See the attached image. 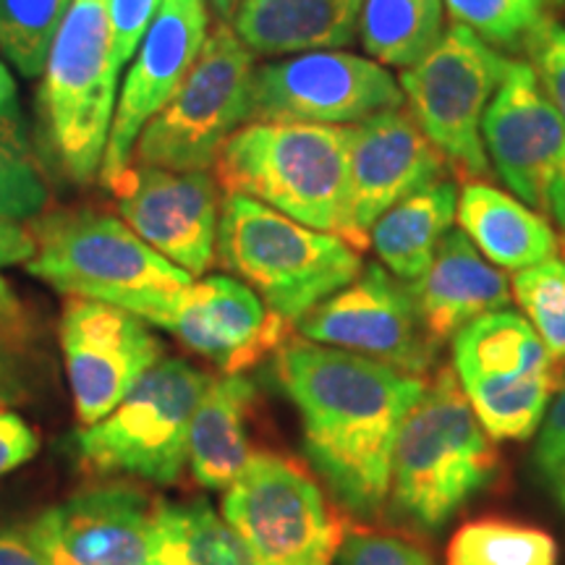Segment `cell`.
Here are the masks:
<instances>
[{
    "mask_svg": "<svg viewBox=\"0 0 565 565\" xmlns=\"http://www.w3.org/2000/svg\"><path fill=\"white\" fill-rule=\"evenodd\" d=\"M408 291L435 345L477 317L508 309L513 299L505 273L487 263L463 231H450L443 238L433 265L419 280L408 282Z\"/></svg>",
    "mask_w": 565,
    "mask_h": 565,
    "instance_id": "44dd1931",
    "label": "cell"
},
{
    "mask_svg": "<svg viewBox=\"0 0 565 565\" xmlns=\"http://www.w3.org/2000/svg\"><path fill=\"white\" fill-rule=\"evenodd\" d=\"M534 466L565 511V385L557 393V398L550 401L545 424L536 437Z\"/></svg>",
    "mask_w": 565,
    "mask_h": 565,
    "instance_id": "d590c367",
    "label": "cell"
},
{
    "mask_svg": "<svg viewBox=\"0 0 565 565\" xmlns=\"http://www.w3.org/2000/svg\"><path fill=\"white\" fill-rule=\"evenodd\" d=\"M401 105L398 79L377 61L312 51L254 68L249 124H362Z\"/></svg>",
    "mask_w": 565,
    "mask_h": 565,
    "instance_id": "4fadbf2b",
    "label": "cell"
},
{
    "mask_svg": "<svg viewBox=\"0 0 565 565\" xmlns=\"http://www.w3.org/2000/svg\"><path fill=\"white\" fill-rule=\"evenodd\" d=\"M526 47L536 82L565 121V26L545 17L526 38Z\"/></svg>",
    "mask_w": 565,
    "mask_h": 565,
    "instance_id": "d6a6232c",
    "label": "cell"
},
{
    "mask_svg": "<svg viewBox=\"0 0 565 565\" xmlns=\"http://www.w3.org/2000/svg\"><path fill=\"white\" fill-rule=\"evenodd\" d=\"M254 53L221 21L192 71L134 145L129 166L207 171L233 131L249 124Z\"/></svg>",
    "mask_w": 565,
    "mask_h": 565,
    "instance_id": "ba28073f",
    "label": "cell"
},
{
    "mask_svg": "<svg viewBox=\"0 0 565 565\" xmlns=\"http://www.w3.org/2000/svg\"><path fill=\"white\" fill-rule=\"evenodd\" d=\"M511 61L463 24H450L412 68L401 71V92L424 137L463 181L490 173L482 121Z\"/></svg>",
    "mask_w": 565,
    "mask_h": 565,
    "instance_id": "9c48e42d",
    "label": "cell"
},
{
    "mask_svg": "<svg viewBox=\"0 0 565 565\" xmlns=\"http://www.w3.org/2000/svg\"><path fill=\"white\" fill-rule=\"evenodd\" d=\"M487 158L511 192L565 231V121L532 63H511L484 113Z\"/></svg>",
    "mask_w": 565,
    "mask_h": 565,
    "instance_id": "5bb4252c",
    "label": "cell"
},
{
    "mask_svg": "<svg viewBox=\"0 0 565 565\" xmlns=\"http://www.w3.org/2000/svg\"><path fill=\"white\" fill-rule=\"evenodd\" d=\"M445 565H557V545L536 526L479 519L454 534Z\"/></svg>",
    "mask_w": 565,
    "mask_h": 565,
    "instance_id": "83f0119b",
    "label": "cell"
},
{
    "mask_svg": "<svg viewBox=\"0 0 565 565\" xmlns=\"http://www.w3.org/2000/svg\"><path fill=\"white\" fill-rule=\"evenodd\" d=\"M236 3H238V0H212V6H215V11L221 13L223 21H228V17H233V11H236Z\"/></svg>",
    "mask_w": 565,
    "mask_h": 565,
    "instance_id": "7bdbcfd3",
    "label": "cell"
},
{
    "mask_svg": "<svg viewBox=\"0 0 565 565\" xmlns=\"http://www.w3.org/2000/svg\"><path fill=\"white\" fill-rule=\"evenodd\" d=\"M34 278L76 299L126 309L141 294L171 291L194 278L168 263L121 217L95 210H61L34 223Z\"/></svg>",
    "mask_w": 565,
    "mask_h": 565,
    "instance_id": "8992f818",
    "label": "cell"
},
{
    "mask_svg": "<svg viewBox=\"0 0 565 565\" xmlns=\"http://www.w3.org/2000/svg\"><path fill=\"white\" fill-rule=\"evenodd\" d=\"M147 565H168V563H158V561H150Z\"/></svg>",
    "mask_w": 565,
    "mask_h": 565,
    "instance_id": "ee69618b",
    "label": "cell"
},
{
    "mask_svg": "<svg viewBox=\"0 0 565 565\" xmlns=\"http://www.w3.org/2000/svg\"><path fill=\"white\" fill-rule=\"evenodd\" d=\"M34 249H38V244H34L32 231H26L21 223L0 221V270L19 263H30Z\"/></svg>",
    "mask_w": 565,
    "mask_h": 565,
    "instance_id": "f35d334b",
    "label": "cell"
},
{
    "mask_svg": "<svg viewBox=\"0 0 565 565\" xmlns=\"http://www.w3.org/2000/svg\"><path fill=\"white\" fill-rule=\"evenodd\" d=\"M445 32L443 0H366L359 40L380 66L412 68Z\"/></svg>",
    "mask_w": 565,
    "mask_h": 565,
    "instance_id": "4316f807",
    "label": "cell"
},
{
    "mask_svg": "<svg viewBox=\"0 0 565 565\" xmlns=\"http://www.w3.org/2000/svg\"><path fill=\"white\" fill-rule=\"evenodd\" d=\"M61 349L84 427L108 416L162 359V343L141 317L76 296L63 303Z\"/></svg>",
    "mask_w": 565,
    "mask_h": 565,
    "instance_id": "2e32d148",
    "label": "cell"
},
{
    "mask_svg": "<svg viewBox=\"0 0 565 565\" xmlns=\"http://www.w3.org/2000/svg\"><path fill=\"white\" fill-rule=\"evenodd\" d=\"M26 330V312L24 303L13 294L9 280L0 278V338L19 341Z\"/></svg>",
    "mask_w": 565,
    "mask_h": 565,
    "instance_id": "ab89813d",
    "label": "cell"
},
{
    "mask_svg": "<svg viewBox=\"0 0 565 565\" xmlns=\"http://www.w3.org/2000/svg\"><path fill=\"white\" fill-rule=\"evenodd\" d=\"M456 210V183L435 181L380 215L370 231V244L385 270L398 280H419L450 233Z\"/></svg>",
    "mask_w": 565,
    "mask_h": 565,
    "instance_id": "d4e9b609",
    "label": "cell"
},
{
    "mask_svg": "<svg viewBox=\"0 0 565 565\" xmlns=\"http://www.w3.org/2000/svg\"><path fill=\"white\" fill-rule=\"evenodd\" d=\"M152 561L168 565H265L207 503L152 505Z\"/></svg>",
    "mask_w": 565,
    "mask_h": 565,
    "instance_id": "484cf974",
    "label": "cell"
},
{
    "mask_svg": "<svg viewBox=\"0 0 565 565\" xmlns=\"http://www.w3.org/2000/svg\"><path fill=\"white\" fill-rule=\"evenodd\" d=\"M210 34V11L204 0H166L141 40L137 58L126 74L116 100L108 147L100 168L105 189L129 168L141 129L158 116L186 79Z\"/></svg>",
    "mask_w": 565,
    "mask_h": 565,
    "instance_id": "ac0fdd59",
    "label": "cell"
},
{
    "mask_svg": "<svg viewBox=\"0 0 565 565\" xmlns=\"http://www.w3.org/2000/svg\"><path fill=\"white\" fill-rule=\"evenodd\" d=\"M349 171L353 246L364 252L377 217L419 189L443 181L448 162L424 137L412 110L401 105L353 126Z\"/></svg>",
    "mask_w": 565,
    "mask_h": 565,
    "instance_id": "ffe728a7",
    "label": "cell"
},
{
    "mask_svg": "<svg viewBox=\"0 0 565 565\" xmlns=\"http://www.w3.org/2000/svg\"><path fill=\"white\" fill-rule=\"evenodd\" d=\"M17 103V82H13V74L6 66L3 58H0V108Z\"/></svg>",
    "mask_w": 565,
    "mask_h": 565,
    "instance_id": "b9f144b4",
    "label": "cell"
},
{
    "mask_svg": "<svg viewBox=\"0 0 565 565\" xmlns=\"http://www.w3.org/2000/svg\"><path fill=\"white\" fill-rule=\"evenodd\" d=\"M108 192L121 221L168 263L192 278L215 265L221 196L207 171L129 166Z\"/></svg>",
    "mask_w": 565,
    "mask_h": 565,
    "instance_id": "e0dca14e",
    "label": "cell"
},
{
    "mask_svg": "<svg viewBox=\"0 0 565 565\" xmlns=\"http://www.w3.org/2000/svg\"><path fill=\"white\" fill-rule=\"evenodd\" d=\"M212 380L183 359L162 356L100 422L74 435L84 469L129 475L154 484L179 482L189 429Z\"/></svg>",
    "mask_w": 565,
    "mask_h": 565,
    "instance_id": "52a82bcc",
    "label": "cell"
},
{
    "mask_svg": "<svg viewBox=\"0 0 565 565\" xmlns=\"http://www.w3.org/2000/svg\"><path fill=\"white\" fill-rule=\"evenodd\" d=\"M296 330L312 343L359 353L416 377L435 356L408 282H398L383 265H370L356 280L317 303L296 322Z\"/></svg>",
    "mask_w": 565,
    "mask_h": 565,
    "instance_id": "9a60e30c",
    "label": "cell"
},
{
    "mask_svg": "<svg viewBox=\"0 0 565 565\" xmlns=\"http://www.w3.org/2000/svg\"><path fill=\"white\" fill-rule=\"evenodd\" d=\"M333 565H433V557L414 542L393 534H343Z\"/></svg>",
    "mask_w": 565,
    "mask_h": 565,
    "instance_id": "836d02e7",
    "label": "cell"
},
{
    "mask_svg": "<svg viewBox=\"0 0 565 565\" xmlns=\"http://www.w3.org/2000/svg\"><path fill=\"white\" fill-rule=\"evenodd\" d=\"M366 0H238L233 32L254 55L338 51L353 42Z\"/></svg>",
    "mask_w": 565,
    "mask_h": 565,
    "instance_id": "7402d4cb",
    "label": "cell"
},
{
    "mask_svg": "<svg viewBox=\"0 0 565 565\" xmlns=\"http://www.w3.org/2000/svg\"><path fill=\"white\" fill-rule=\"evenodd\" d=\"M47 183L17 103L0 108V221H32L47 204Z\"/></svg>",
    "mask_w": 565,
    "mask_h": 565,
    "instance_id": "f1b7e54d",
    "label": "cell"
},
{
    "mask_svg": "<svg viewBox=\"0 0 565 565\" xmlns=\"http://www.w3.org/2000/svg\"><path fill=\"white\" fill-rule=\"evenodd\" d=\"M456 24L469 26L490 45H515L545 19L547 0H443Z\"/></svg>",
    "mask_w": 565,
    "mask_h": 565,
    "instance_id": "1f68e13d",
    "label": "cell"
},
{
    "mask_svg": "<svg viewBox=\"0 0 565 565\" xmlns=\"http://www.w3.org/2000/svg\"><path fill=\"white\" fill-rule=\"evenodd\" d=\"M454 372L492 440H529L555 391L553 353L524 317L498 309L454 335Z\"/></svg>",
    "mask_w": 565,
    "mask_h": 565,
    "instance_id": "30bf717a",
    "label": "cell"
},
{
    "mask_svg": "<svg viewBox=\"0 0 565 565\" xmlns=\"http://www.w3.org/2000/svg\"><path fill=\"white\" fill-rule=\"evenodd\" d=\"M458 225L494 267L524 270L555 257L557 233L545 215L484 181H466L456 210Z\"/></svg>",
    "mask_w": 565,
    "mask_h": 565,
    "instance_id": "603a6c76",
    "label": "cell"
},
{
    "mask_svg": "<svg viewBox=\"0 0 565 565\" xmlns=\"http://www.w3.org/2000/svg\"><path fill=\"white\" fill-rule=\"evenodd\" d=\"M166 0H108L110 66L116 74L134 58Z\"/></svg>",
    "mask_w": 565,
    "mask_h": 565,
    "instance_id": "e575fe53",
    "label": "cell"
},
{
    "mask_svg": "<svg viewBox=\"0 0 565 565\" xmlns=\"http://www.w3.org/2000/svg\"><path fill=\"white\" fill-rule=\"evenodd\" d=\"M513 299L555 359H565V259L524 267L511 282Z\"/></svg>",
    "mask_w": 565,
    "mask_h": 565,
    "instance_id": "4dcf8cb0",
    "label": "cell"
},
{
    "mask_svg": "<svg viewBox=\"0 0 565 565\" xmlns=\"http://www.w3.org/2000/svg\"><path fill=\"white\" fill-rule=\"evenodd\" d=\"M0 565H42L26 529H0Z\"/></svg>",
    "mask_w": 565,
    "mask_h": 565,
    "instance_id": "60d3db41",
    "label": "cell"
},
{
    "mask_svg": "<svg viewBox=\"0 0 565 565\" xmlns=\"http://www.w3.org/2000/svg\"><path fill=\"white\" fill-rule=\"evenodd\" d=\"M498 469L492 437L454 370H443L401 424L391 466V503L408 524L437 532L482 492Z\"/></svg>",
    "mask_w": 565,
    "mask_h": 565,
    "instance_id": "3957f363",
    "label": "cell"
},
{
    "mask_svg": "<svg viewBox=\"0 0 565 565\" xmlns=\"http://www.w3.org/2000/svg\"><path fill=\"white\" fill-rule=\"evenodd\" d=\"M42 565H147L152 503L129 484L84 490L26 529Z\"/></svg>",
    "mask_w": 565,
    "mask_h": 565,
    "instance_id": "d6986e66",
    "label": "cell"
},
{
    "mask_svg": "<svg viewBox=\"0 0 565 565\" xmlns=\"http://www.w3.org/2000/svg\"><path fill=\"white\" fill-rule=\"evenodd\" d=\"M108 0H74L55 34L40 87L42 131L61 173L74 183L100 175L116 116Z\"/></svg>",
    "mask_w": 565,
    "mask_h": 565,
    "instance_id": "5b68a950",
    "label": "cell"
},
{
    "mask_svg": "<svg viewBox=\"0 0 565 565\" xmlns=\"http://www.w3.org/2000/svg\"><path fill=\"white\" fill-rule=\"evenodd\" d=\"M126 312L158 324L223 374H244L288 341L294 324L275 315L244 280L207 275L171 291L141 294Z\"/></svg>",
    "mask_w": 565,
    "mask_h": 565,
    "instance_id": "7c38bea8",
    "label": "cell"
},
{
    "mask_svg": "<svg viewBox=\"0 0 565 565\" xmlns=\"http://www.w3.org/2000/svg\"><path fill=\"white\" fill-rule=\"evenodd\" d=\"M254 404V385L244 374L212 380L200 398L189 429V466L204 490L225 492L252 458L246 419Z\"/></svg>",
    "mask_w": 565,
    "mask_h": 565,
    "instance_id": "cb8c5ba5",
    "label": "cell"
},
{
    "mask_svg": "<svg viewBox=\"0 0 565 565\" xmlns=\"http://www.w3.org/2000/svg\"><path fill=\"white\" fill-rule=\"evenodd\" d=\"M74 0H0V51L26 79L42 76Z\"/></svg>",
    "mask_w": 565,
    "mask_h": 565,
    "instance_id": "f546056e",
    "label": "cell"
},
{
    "mask_svg": "<svg viewBox=\"0 0 565 565\" xmlns=\"http://www.w3.org/2000/svg\"><path fill=\"white\" fill-rule=\"evenodd\" d=\"M275 380L301 416L303 450L335 503L374 519L391 498L395 437L427 383L301 335L275 351Z\"/></svg>",
    "mask_w": 565,
    "mask_h": 565,
    "instance_id": "6da1fadb",
    "label": "cell"
},
{
    "mask_svg": "<svg viewBox=\"0 0 565 565\" xmlns=\"http://www.w3.org/2000/svg\"><path fill=\"white\" fill-rule=\"evenodd\" d=\"M30 395V370L19 351V341L0 338V406L19 404Z\"/></svg>",
    "mask_w": 565,
    "mask_h": 565,
    "instance_id": "74e56055",
    "label": "cell"
},
{
    "mask_svg": "<svg viewBox=\"0 0 565 565\" xmlns=\"http://www.w3.org/2000/svg\"><path fill=\"white\" fill-rule=\"evenodd\" d=\"M217 259L291 324L362 273V257L341 236L236 192L221 202Z\"/></svg>",
    "mask_w": 565,
    "mask_h": 565,
    "instance_id": "277c9868",
    "label": "cell"
},
{
    "mask_svg": "<svg viewBox=\"0 0 565 565\" xmlns=\"http://www.w3.org/2000/svg\"><path fill=\"white\" fill-rule=\"evenodd\" d=\"M38 450L40 437L24 416L11 412L9 406H0V477L32 461Z\"/></svg>",
    "mask_w": 565,
    "mask_h": 565,
    "instance_id": "8d00e7d4",
    "label": "cell"
},
{
    "mask_svg": "<svg viewBox=\"0 0 565 565\" xmlns=\"http://www.w3.org/2000/svg\"><path fill=\"white\" fill-rule=\"evenodd\" d=\"M223 519L265 565H333L343 526L294 458L259 450L223 494Z\"/></svg>",
    "mask_w": 565,
    "mask_h": 565,
    "instance_id": "8fae6325",
    "label": "cell"
},
{
    "mask_svg": "<svg viewBox=\"0 0 565 565\" xmlns=\"http://www.w3.org/2000/svg\"><path fill=\"white\" fill-rule=\"evenodd\" d=\"M351 139L353 126L246 124L231 134L212 168L225 194L254 196L353 246Z\"/></svg>",
    "mask_w": 565,
    "mask_h": 565,
    "instance_id": "7a4b0ae2",
    "label": "cell"
}]
</instances>
